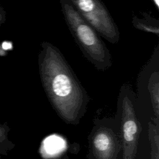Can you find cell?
I'll use <instances>...</instances> for the list:
<instances>
[{
	"mask_svg": "<svg viewBox=\"0 0 159 159\" xmlns=\"http://www.w3.org/2000/svg\"><path fill=\"white\" fill-rule=\"evenodd\" d=\"M42 84L59 116L68 123L78 121L85 104L80 84L60 51L44 41L39 56Z\"/></svg>",
	"mask_w": 159,
	"mask_h": 159,
	"instance_id": "cell-1",
	"label": "cell"
},
{
	"mask_svg": "<svg viewBox=\"0 0 159 159\" xmlns=\"http://www.w3.org/2000/svg\"><path fill=\"white\" fill-rule=\"evenodd\" d=\"M65 20L83 55L98 69L111 66L110 52L97 31L75 10L68 0H60Z\"/></svg>",
	"mask_w": 159,
	"mask_h": 159,
	"instance_id": "cell-2",
	"label": "cell"
},
{
	"mask_svg": "<svg viewBox=\"0 0 159 159\" xmlns=\"http://www.w3.org/2000/svg\"><path fill=\"white\" fill-rule=\"evenodd\" d=\"M78 12L99 34L111 43L120 39L119 29L101 0H68Z\"/></svg>",
	"mask_w": 159,
	"mask_h": 159,
	"instance_id": "cell-3",
	"label": "cell"
},
{
	"mask_svg": "<svg viewBox=\"0 0 159 159\" xmlns=\"http://www.w3.org/2000/svg\"><path fill=\"white\" fill-rule=\"evenodd\" d=\"M141 130L131 101L125 97L122 102V142L124 159H134Z\"/></svg>",
	"mask_w": 159,
	"mask_h": 159,
	"instance_id": "cell-4",
	"label": "cell"
},
{
	"mask_svg": "<svg viewBox=\"0 0 159 159\" xmlns=\"http://www.w3.org/2000/svg\"><path fill=\"white\" fill-rule=\"evenodd\" d=\"M92 147L96 159H115L119 150L114 134L106 127H101L94 133Z\"/></svg>",
	"mask_w": 159,
	"mask_h": 159,
	"instance_id": "cell-5",
	"label": "cell"
},
{
	"mask_svg": "<svg viewBox=\"0 0 159 159\" xmlns=\"http://www.w3.org/2000/svg\"><path fill=\"white\" fill-rule=\"evenodd\" d=\"M132 24L135 28L149 33L158 35L159 21L148 14L144 13L143 18L135 16L132 18Z\"/></svg>",
	"mask_w": 159,
	"mask_h": 159,
	"instance_id": "cell-6",
	"label": "cell"
},
{
	"mask_svg": "<svg viewBox=\"0 0 159 159\" xmlns=\"http://www.w3.org/2000/svg\"><path fill=\"white\" fill-rule=\"evenodd\" d=\"M6 20V12L3 7L0 4V26Z\"/></svg>",
	"mask_w": 159,
	"mask_h": 159,
	"instance_id": "cell-7",
	"label": "cell"
},
{
	"mask_svg": "<svg viewBox=\"0 0 159 159\" xmlns=\"http://www.w3.org/2000/svg\"><path fill=\"white\" fill-rule=\"evenodd\" d=\"M1 46L2 48V49L4 50H11L12 48V43L10 42H8V41H4V42H2V44Z\"/></svg>",
	"mask_w": 159,
	"mask_h": 159,
	"instance_id": "cell-8",
	"label": "cell"
},
{
	"mask_svg": "<svg viewBox=\"0 0 159 159\" xmlns=\"http://www.w3.org/2000/svg\"><path fill=\"white\" fill-rule=\"evenodd\" d=\"M152 1L153 2L154 5L157 7V10H158L159 9V0H152Z\"/></svg>",
	"mask_w": 159,
	"mask_h": 159,
	"instance_id": "cell-9",
	"label": "cell"
}]
</instances>
